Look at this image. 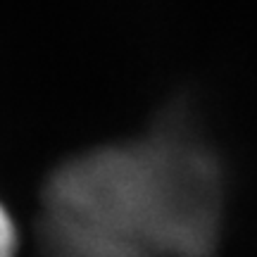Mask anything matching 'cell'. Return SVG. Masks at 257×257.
I'll return each mask as SVG.
<instances>
[{"label":"cell","instance_id":"cell-3","mask_svg":"<svg viewBox=\"0 0 257 257\" xmlns=\"http://www.w3.org/2000/svg\"><path fill=\"white\" fill-rule=\"evenodd\" d=\"M17 248H19L17 226H15V221L10 217V212L0 202V257H17Z\"/></svg>","mask_w":257,"mask_h":257},{"label":"cell","instance_id":"cell-1","mask_svg":"<svg viewBox=\"0 0 257 257\" xmlns=\"http://www.w3.org/2000/svg\"><path fill=\"white\" fill-rule=\"evenodd\" d=\"M136 141L67 160L43 188L41 257H165Z\"/></svg>","mask_w":257,"mask_h":257},{"label":"cell","instance_id":"cell-2","mask_svg":"<svg viewBox=\"0 0 257 257\" xmlns=\"http://www.w3.org/2000/svg\"><path fill=\"white\" fill-rule=\"evenodd\" d=\"M167 257H210L219 243L226 184L217 155L186 121L167 119L138 138Z\"/></svg>","mask_w":257,"mask_h":257}]
</instances>
